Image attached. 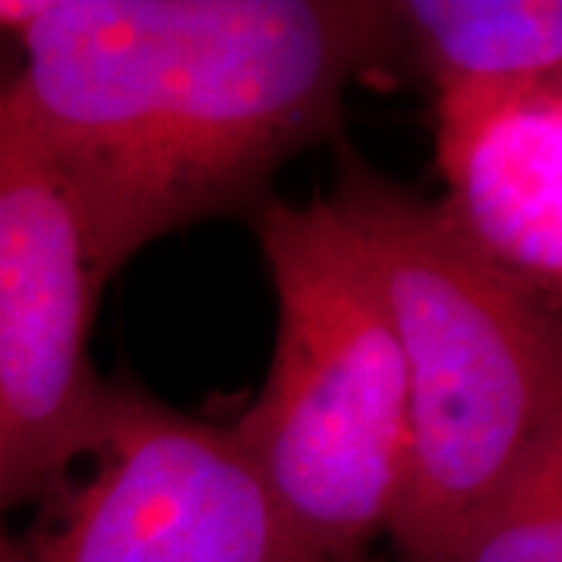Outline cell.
<instances>
[{"instance_id":"7a4b0ae2","label":"cell","mask_w":562,"mask_h":562,"mask_svg":"<svg viewBox=\"0 0 562 562\" xmlns=\"http://www.w3.org/2000/svg\"><path fill=\"white\" fill-rule=\"evenodd\" d=\"M325 201L382 279L406 366L409 472L387 535L401 562H443L528 453L562 431L560 313L347 147Z\"/></svg>"},{"instance_id":"6da1fadb","label":"cell","mask_w":562,"mask_h":562,"mask_svg":"<svg viewBox=\"0 0 562 562\" xmlns=\"http://www.w3.org/2000/svg\"><path fill=\"white\" fill-rule=\"evenodd\" d=\"M16 38L3 101L106 281L172 228L257 210L397 32L372 0H41Z\"/></svg>"},{"instance_id":"3957f363","label":"cell","mask_w":562,"mask_h":562,"mask_svg":"<svg viewBox=\"0 0 562 562\" xmlns=\"http://www.w3.org/2000/svg\"><path fill=\"white\" fill-rule=\"evenodd\" d=\"M254 213L279 331L260 397L228 428L306 541L369 562L409 472V387L382 279L325 198H266Z\"/></svg>"},{"instance_id":"30bf717a","label":"cell","mask_w":562,"mask_h":562,"mask_svg":"<svg viewBox=\"0 0 562 562\" xmlns=\"http://www.w3.org/2000/svg\"><path fill=\"white\" fill-rule=\"evenodd\" d=\"M13 138H16V122L10 116L7 101H3V94H0V160H3V154L10 150Z\"/></svg>"},{"instance_id":"52a82bcc","label":"cell","mask_w":562,"mask_h":562,"mask_svg":"<svg viewBox=\"0 0 562 562\" xmlns=\"http://www.w3.org/2000/svg\"><path fill=\"white\" fill-rule=\"evenodd\" d=\"M391 16L435 91L562 76L560 0H401Z\"/></svg>"},{"instance_id":"277c9868","label":"cell","mask_w":562,"mask_h":562,"mask_svg":"<svg viewBox=\"0 0 562 562\" xmlns=\"http://www.w3.org/2000/svg\"><path fill=\"white\" fill-rule=\"evenodd\" d=\"M91 472L44 497L16 562H341L284 516L232 428L106 384Z\"/></svg>"},{"instance_id":"8992f818","label":"cell","mask_w":562,"mask_h":562,"mask_svg":"<svg viewBox=\"0 0 562 562\" xmlns=\"http://www.w3.org/2000/svg\"><path fill=\"white\" fill-rule=\"evenodd\" d=\"M441 220L503 279L560 313L562 76L438 91Z\"/></svg>"},{"instance_id":"9c48e42d","label":"cell","mask_w":562,"mask_h":562,"mask_svg":"<svg viewBox=\"0 0 562 562\" xmlns=\"http://www.w3.org/2000/svg\"><path fill=\"white\" fill-rule=\"evenodd\" d=\"M3 513H7V497H3V475H0V562H16L20 560V538L7 535Z\"/></svg>"},{"instance_id":"5b68a950","label":"cell","mask_w":562,"mask_h":562,"mask_svg":"<svg viewBox=\"0 0 562 562\" xmlns=\"http://www.w3.org/2000/svg\"><path fill=\"white\" fill-rule=\"evenodd\" d=\"M103 281L60 172L16 128L0 160V475L44 501L91 457L106 409L88 338Z\"/></svg>"},{"instance_id":"ba28073f","label":"cell","mask_w":562,"mask_h":562,"mask_svg":"<svg viewBox=\"0 0 562 562\" xmlns=\"http://www.w3.org/2000/svg\"><path fill=\"white\" fill-rule=\"evenodd\" d=\"M443 562H562V431L528 453Z\"/></svg>"}]
</instances>
